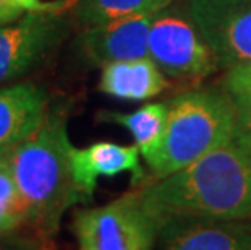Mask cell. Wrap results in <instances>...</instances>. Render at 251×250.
<instances>
[{
	"instance_id": "cell-3",
	"label": "cell",
	"mask_w": 251,
	"mask_h": 250,
	"mask_svg": "<svg viewBox=\"0 0 251 250\" xmlns=\"http://www.w3.org/2000/svg\"><path fill=\"white\" fill-rule=\"evenodd\" d=\"M235 122V106L227 94L186 91L174 98L161 145L146 159L154 179L172 175L233 143Z\"/></svg>"
},
{
	"instance_id": "cell-7",
	"label": "cell",
	"mask_w": 251,
	"mask_h": 250,
	"mask_svg": "<svg viewBox=\"0 0 251 250\" xmlns=\"http://www.w3.org/2000/svg\"><path fill=\"white\" fill-rule=\"evenodd\" d=\"M62 13H28L0 26V84L28 73L65 34Z\"/></svg>"
},
{
	"instance_id": "cell-10",
	"label": "cell",
	"mask_w": 251,
	"mask_h": 250,
	"mask_svg": "<svg viewBox=\"0 0 251 250\" xmlns=\"http://www.w3.org/2000/svg\"><path fill=\"white\" fill-rule=\"evenodd\" d=\"M140 148L136 145L124 146L112 141H98L86 148H73L72 174L76 189L84 201H91L99 177H114L122 172H130L133 182L144 180V171L140 163Z\"/></svg>"
},
{
	"instance_id": "cell-6",
	"label": "cell",
	"mask_w": 251,
	"mask_h": 250,
	"mask_svg": "<svg viewBox=\"0 0 251 250\" xmlns=\"http://www.w3.org/2000/svg\"><path fill=\"white\" fill-rule=\"evenodd\" d=\"M188 17L219 65L251 62V0H190Z\"/></svg>"
},
{
	"instance_id": "cell-8",
	"label": "cell",
	"mask_w": 251,
	"mask_h": 250,
	"mask_svg": "<svg viewBox=\"0 0 251 250\" xmlns=\"http://www.w3.org/2000/svg\"><path fill=\"white\" fill-rule=\"evenodd\" d=\"M156 13L131 15L89 26L81 34V51L96 65L149 57V33Z\"/></svg>"
},
{
	"instance_id": "cell-2",
	"label": "cell",
	"mask_w": 251,
	"mask_h": 250,
	"mask_svg": "<svg viewBox=\"0 0 251 250\" xmlns=\"http://www.w3.org/2000/svg\"><path fill=\"white\" fill-rule=\"evenodd\" d=\"M73 148L67 115L54 109L33 135L10 153V171L31 208L29 226L46 241L58 231L63 213L86 203L73 180Z\"/></svg>"
},
{
	"instance_id": "cell-5",
	"label": "cell",
	"mask_w": 251,
	"mask_h": 250,
	"mask_svg": "<svg viewBox=\"0 0 251 250\" xmlns=\"http://www.w3.org/2000/svg\"><path fill=\"white\" fill-rule=\"evenodd\" d=\"M149 57L164 73L180 80H202L217 67L211 47L191 20L156 15L149 33Z\"/></svg>"
},
{
	"instance_id": "cell-4",
	"label": "cell",
	"mask_w": 251,
	"mask_h": 250,
	"mask_svg": "<svg viewBox=\"0 0 251 250\" xmlns=\"http://www.w3.org/2000/svg\"><path fill=\"white\" fill-rule=\"evenodd\" d=\"M161 222L138 190L98 208L75 213L79 250H154Z\"/></svg>"
},
{
	"instance_id": "cell-11",
	"label": "cell",
	"mask_w": 251,
	"mask_h": 250,
	"mask_svg": "<svg viewBox=\"0 0 251 250\" xmlns=\"http://www.w3.org/2000/svg\"><path fill=\"white\" fill-rule=\"evenodd\" d=\"M47 93L23 82L0 88V146L13 148L39 129L47 115Z\"/></svg>"
},
{
	"instance_id": "cell-14",
	"label": "cell",
	"mask_w": 251,
	"mask_h": 250,
	"mask_svg": "<svg viewBox=\"0 0 251 250\" xmlns=\"http://www.w3.org/2000/svg\"><path fill=\"white\" fill-rule=\"evenodd\" d=\"M170 0H75L72 12L83 25L96 26L131 15L157 13Z\"/></svg>"
},
{
	"instance_id": "cell-1",
	"label": "cell",
	"mask_w": 251,
	"mask_h": 250,
	"mask_svg": "<svg viewBox=\"0 0 251 250\" xmlns=\"http://www.w3.org/2000/svg\"><path fill=\"white\" fill-rule=\"evenodd\" d=\"M138 192L159 222L170 218L251 221V156L230 143L178 172L143 184Z\"/></svg>"
},
{
	"instance_id": "cell-13",
	"label": "cell",
	"mask_w": 251,
	"mask_h": 250,
	"mask_svg": "<svg viewBox=\"0 0 251 250\" xmlns=\"http://www.w3.org/2000/svg\"><path fill=\"white\" fill-rule=\"evenodd\" d=\"M169 104H146L135 112L122 114L112 111H100L98 114L99 122L119 124L130 132L135 138L136 146L140 148L144 159L151 158L161 145L165 125H167Z\"/></svg>"
},
{
	"instance_id": "cell-15",
	"label": "cell",
	"mask_w": 251,
	"mask_h": 250,
	"mask_svg": "<svg viewBox=\"0 0 251 250\" xmlns=\"http://www.w3.org/2000/svg\"><path fill=\"white\" fill-rule=\"evenodd\" d=\"M31 224V208L21 194L10 166L0 167V234H12Z\"/></svg>"
},
{
	"instance_id": "cell-18",
	"label": "cell",
	"mask_w": 251,
	"mask_h": 250,
	"mask_svg": "<svg viewBox=\"0 0 251 250\" xmlns=\"http://www.w3.org/2000/svg\"><path fill=\"white\" fill-rule=\"evenodd\" d=\"M227 93L233 94H251V62L230 67L226 77Z\"/></svg>"
},
{
	"instance_id": "cell-9",
	"label": "cell",
	"mask_w": 251,
	"mask_h": 250,
	"mask_svg": "<svg viewBox=\"0 0 251 250\" xmlns=\"http://www.w3.org/2000/svg\"><path fill=\"white\" fill-rule=\"evenodd\" d=\"M159 239V250H251V221L170 218Z\"/></svg>"
},
{
	"instance_id": "cell-16",
	"label": "cell",
	"mask_w": 251,
	"mask_h": 250,
	"mask_svg": "<svg viewBox=\"0 0 251 250\" xmlns=\"http://www.w3.org/2000/svg\"><path fill=\"white\" fill-rule=\"evenodd\" d=\"M75 0H0V26L10 25L28 13H63Z\"/></svg>"
},
{
	"instance_id": "cell-12",
	"label": "cell",
	"mask_w": 251,
	"mask_h": 250,
	"mask_svg": "<svg viewBox=\"0 0 251 250\" xmlns=\"http://www.w3.org/2000/svg\"><path fill=\"white\" fill-rule=\"evenodd\" d=\"M167 86V80L151 57L104 65L99 80L100 93L124 101L151 99Z\"/></svg>"
},
{
	"instance_id": "cell-19",
	"label": "cell",
	"mask_w": 251,
	"mask_h": 250,
	"mask_svg": "<svg viewBox=\"0 0 251 250\" xmlns=\"http://www.w3.org/2000/svg\"><path fill=\"white\" fill-rule=\"evenodd\" d=\"M0 250H47L46 249V239L37 237L29 241V239H15L13 242H7V239H3L2 247Z\"/></svg>"
},
{
	"instance_id": "cell-17",
	"label": "cell",
	"mask_w": 251,
	"mask_h": 250,
	"mask_svg": "<svg viewBox=\"0 0 251 250\" xmlns=\"http://www.w3.org/2000/svg\"><path fill=\"white\" fill-rule=\"evenodd\" d=\"M235 106V135L233 143L238 146L251 145V94H233Z\"/></svg>"
},
{
	"instance_id": "cell-22",
	"label": "cell",
	"mask_w": 251,
	"mask_h": 250,
	"mask_svg": "<svg viewBox=\"0 0 251 250\" xmlns=\"http://www.w3.org/2000/svg\"><path fill=\"white\" fill-rule=\"evenodd\" d=\"M3 234H0V247H2V242H3V239H2Z\"/></svg>"
},
{
	"instance_id": "cell-21",
	"label": "cell",
	"mask_w": 251,
	"mask_h": 250,
	"mask_svg": "<svg viewBox=\"0 0 251 250\" xmlns=\"http://www.w3.org/2000/svg\"><path fill=\"white\" fill-rule=\"evenodd\" d=\"M242 148H243V150L247 151V153L250 154V156H251V145H248V146H242Z\"/></svg>"
},
{
	"instance_id": "cell-20",
	"label": "cell",
	"mask_w": 251,
	"mask_h": 250,
	"mask_svg": "<svg viewBox=\"0 0 251 250\" xmlns=\"http://www.w3.org/2000/svg\"><path fill=\"white\" fill-rule=\"evenodd\" d=\"M10 153H12V148H7V146H0V167L8 164L10 161Z\"/></svg>"
}]
</instances>
